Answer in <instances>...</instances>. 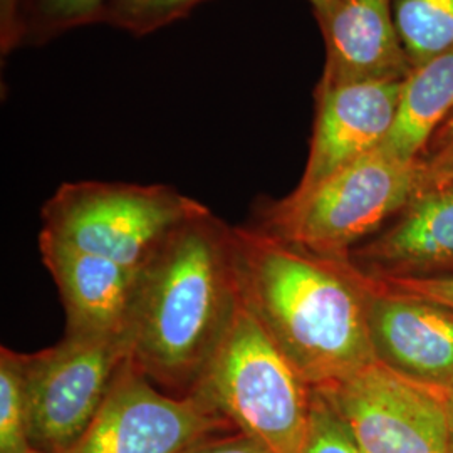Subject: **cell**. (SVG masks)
Here are the masks:
<instances>
[{
  "label": "cell",
  "instance_id": "obj_24",
  "mask_svg": "<svg viewBox=\"0 0 453 453\" xmlns=\"http://www.w3.org/2000/svg\"><path fill=\"white\" fill-rule=\"evenodd\" d=\"M308 2L314 11V17H316L319 27L329 20V17L333 16V12L338 5V0H308Z\"/></svg>",
  "mask_w": 453,
  "mask_h": 453
},
{
  "label": "cell",
  "instance_id": "obj_19",
  "mask_svg": "<svg viewBox=\"0 0 453 453\" xmlns=\"http://www.w3.org/2000/svg\"><path fill=\"white\" fill-rule=\"evenodd\" d=\"M304 453H365L336 408L314 388Z\"/></svg>",
  "mask_w": 453,
  "mask_h": 453
},
{
  "label": "cell",
  "instance_id": "obj_15",
  "mask_svg": "<svg viewBox=\"0 0 453 453\" xmlns=\"http://www.w3.org/2000/svg\"><path fill=\"white\" fill-rule=\"evenodd\" d=\"M393 11L411 69L453 50V0H395Z\"/></svg>",
  "mask_w": 453,
  "mask_h": 453
},
{
  "label": "cell",
  "instance_id": "obj_8",
  "mask_svg": "<svg viewBox=\"0 0 453 453\" xmlns=\"http://www.w3.org/2000/svg\"><path fill=\"white\" fill-rule=\"evenodd\" d=\"M232 432L198 393H163L128 357L96 418L65 453H187Z\"/></svg>",
  "mask_w": 453,
  "mask_h": 453
},
{
  "label": "cell",
  "instance_id": "obj_5",
  "mask_svg": "<svg viewBox=\"0 0 453 453\" xmlns=\"http://www.w3.org/2000/svg\"><path fill=\"white\" fill-rule=\"evenodd\" d=\"M203 211L166 185L76 181L46 202L41 234L142 271L177 226Z\"/></svg>",
  "mask_w": 453,
  "mask_h": 453
},
{
  "label": "cell",
  "instance_id": "obj_11",
  "mask_svg": "<svg viewBox=\"0 0 453 453\" xmlns=\"http://www.w3.org/2000/svg\"><path fill=\"white\" fill-rule=\"evenodd\" d=\"M42 262L52 275L73 334L125 333L140 271L39 235Z\"/></svg>",
  "mask_w": 453,
  "mask_h": 453
},
{
  "label": "cell",
  "instance_id": "obj_18",
  "mask_svg": "<svg viewBox=\"0 0 453 453\" xmlns=\"http://www.w3.org/2000/svg\"><path fill=\"white\" fill-rule=\"evenodd\" d=\"M207 0H110L103 20L134 35H145L187 16Z\"/></svg>",
  "mask_w": 453,
  "mask_h": 453
},
{
  "label": "cell",
  "instance_id": "obj_22",
  "mask_svg": "<svg viewBox=\"0 0 453 453\" xmlns=\"http://www.w3.org/2000/svg\"><path fill=\"white\" fill-rule=\"evenodd\" d=\"M187 453H273L259 441L247 437L241 432H232L226 435L211 438Z\"/></svg>",
  "mask_w": 453,
  "mask_h": 453
},
{
  "label": "cell",
  "instance_id": "obj_13",
  "mask_svg": "<svg viewBox=\"0 0 453 453\" xmlns=\"http://www.w3.org/2000/svg\"><path fill=\"white\" fill-rule=\"evenodd\" d=\"M380 274L428 275L453 271V187L421 188L402 219L361 252Z\"/></svg>",
  "mask_w": 453,
  "mask_h": 453
},
{
  "label": "cell",
  "instance_id": "obj_1",
  "mask_svg": "<svg viewBox=\"0 0 453 453\" xmlns=\"http://www.w3.org/2000/svg\"><path fill=\"white\" fill-rule=\"evenodd\" d=\"M243 304L311 388L374 363L366 282L346 257H323L262 226H234Z\"/></svg>",
  "mask_w": 453,
  "mask_h": 453
},
{
  "label": "cell",
  "instance_id": "obj_7",
  "mask_svg": "<svg viewBox=\"0 0 453 453\" xmlns=\"http://www.w3.org/2000/svg\"><path fill=\"white\" fill-rule=\"evenodd\" d=\"M314 389L336 408L365 453H450L453 403L445 387L376 359Z\"/></svg>",
  "mask_w": 453,
  "mask_h": 453
},
{
  "label": "cell",
  "instance_id": "obj_3",
  "mask_svg": "<svg viewBox=\"0 0 453 453\" xmlns=\"http://www.w3.org/2000/svg\"><path fill=\"white\" fill-rule=\"evenodd\" d=\"M192 393L269 452L304 453L312 388L243 301Z\"/></svg>",
  "mask_w": 453,
  "mask_h": 453
},
{
  "label": "cell",
  "instance_id": "obj_10",
  "mask_svg": "<svg viewBox=\"0 0 453 453\" xmlns=\"http://www.w3.org/2000/svg\"><path fill=\"white\" fill-rule=\"evenodd\" d=\"M372 348L396 372L438 387L453 381V311L389 291L365 274Z\"/></svg>",
  "mask_w": 453,
  "mask_h": 453
},
{
  "label": "cell",
  "instance_id": "obj_25",
  "mask_svg": "<svg viewBox=\"0 0 453 453\" xmlns=\"http://www.w3.org/2000/svg\"><path fill=\"white\" fill-rule=\"evenodd\" d=\"M450 138H453V113L449 116V119L440 127V130L435 133L430 148H435V146L441 145L445 142H449Z\"/></svg>",
  "mask_w": 453,
  "mask_h": 453
},
{
  "label": "cell",
  "instance_id": "obj_21",
  "mask_svg": "<svg viewBox=\"0 0 453 453\" xmlns=\"http://www.w3.org/2000/svg\"><path fill=\"white\" fill-rule=\"evenodd\" d=\"M434 187H453V138L432 148L428 158L423 157L421 188Z\"/></svg>",
  "mask_w": 453,
  "mask_h": 453
},
{
  "label": "cell",
  "instance_id": "obj_23",
  "mask_svg": "<svg viewBox=\"0 0 453 453\" xmlns=\"http://www.w3.org/2000/svg\"><path fill=\"white\" fill-rule=\"evenodd\" d=\"M22 0H0L2 50L9 54L19 44V16Z\"/></svg>",
  "mask_w": 453,
  "mask_h": 453
},
{
  "label": "cell",
  "instance_id": "obj_12",
  "mask_svg": "<svg viewBox=\"0 0 453 453\" xmlns=\"http://www.w3.org/2000/svg\"><path fill=\"white\" fill-rule=\"evenodd\" d=\"M395 0H338L321 26L326 63L319 86L403 81L411 71L395 24Z\"/></svg>",
  "mask_w": 453,
  "mask_h": 453
},
{
  "label": "cell",
  "instance_id": "obj_17",
  "mask_svg": "<svg viewBox=\"0 0 453 453\" xmlns=\"http://www.w3.org/2000/svg\"><path fill=\"white\" fill-rule=\"evenodd\" d=\"M110 0H22L19 44L101 22Z\"/></svg>",
  "mask_w": 453,
  "mask_h": 453
},
{
  "label": "cell",
  "instance_id": "obj_9",
  "mask_svg": "<svg viewBox=\"0 0 453 453\" xmlns=\"http://www.w3.org/2000/svg\"><path fill=\"white\" fill-rule=\"evenodd\" d=\"M400 86L402 81L316 86L308 163L292 196L308 194L385 143L395 121Z\"/></svg>",
  "mask_w": 453,
  "mask_h": 453
},
{
  "label": "cell",
  "instance_id": "obj_16",
  "mask_svg": "<svg viewBox=\"0 0 453 453\" xmlns=\"http://www.w3.org/2000/svg\"><path fill=\"white\" fill-rule=\"evenodd\" d=\"M0 453H37L29 437L24 355L0 349Z\"/></svg>",
  "mask_w": 453,
  "mask_h": 453
},
{
  "label": "cell",
  "instance_id": "obj_4",
  "mask_svg": "<svg viewBox=\"0 0 453 453\" xmlns=\"http://www.w3.org/2000/svg\"><path fill=\"white\" fill-rule=\"evenodd\" d=\"M421 181L423 158L403 162L380 146L308 194L274 203L260 226L306 252L341 259L349 245L403 211Z\"/></svg>",
  "mask_w": 453,
  "mask_h": 453
},
{
  "label": "cell",
  "instance_id": "obj_26",
  "mask_svg": "<svg viewBox=\"0 0 453 453\" xmlns=\"http://www.w3.org/2000/svg\"><path fill=\"white\" fill-rule=\"evenodd\" d=\"M447 391H449V395H450V400H452L453 403V381L450 383V385H449V387H447Z\"/></svg>",
  "mask_w": 453,
  "mask_h": 453
},
{
  "label": "cell",
  "instance_id": "obj_6",
  "mask_svg": "<svg viewBox=\"0 0 453 453\" xmlns=\"http://www.w3.org/2000/svg\"><path fill=\"white\" fill-rule=\"evenodd\" d=\"M128 357L127 333H65L56 346L24 355L34 450H71L96 418Z\"/></svg>",
  "mask_w": 453,
  "mask_h": 453
},
{
  "label": "cell",
  "instance_id": "obj_27",
  "mask_svg": "<svg viewBox=\"0 0 453 453\" xmlns=\"http://www.w3.org/2000/svg\"><path fill=\"white\" fill-rule=\"evenodd\" d=\"M450 453H453V430H452V443H450Z\"/></svg>",
  "mask_w": 453,
  "mask_h": 453
},
{
  "label": "cell",
  "instance_id": "obj_20",
  "mask_svg": "<svg viewBox=\"0 0 453 453\" xmlns=\"http://www.w3.org/2000/svg\"><path fill=\"white\" fill-rule=\"evenodd\" d=\"M372 279L389 291L453 311V275L378 274Z\"/></svg>",
  "mask_w": 453,
  "mask_h": 453
},
{
  "label": "cell",
  "instance_id": "obj_2",
  "mask_svg": "<svg viewBox=\"0 0 453 453\" xmlns=\"http://www.w3.org/2000/svg\"><path fill=\"white\" fill-rule=\"evenodd\" d=\"M241 301L234 226L207 209L140 271L125 331L133 365L158 388L192 393Z\"/></svg>",
  "mask_w": 453,
  "mask_h": 453
},
{
  "label": "cell",
  "instance_id": "obj_14",
  "mask_svg": "<svg viewBox=\"0 0 453 453\" xmlns=\"http://www.w3.org/2000/svg\"><path fill=\"white\" fill-rule=\"evenodd\" d=\"M453 113V50L413 67L402 81L393 127L381 148L417 162Z\"/></svg>",
  "mask_w": 453,
  "mask_h": 453
}]
</instances>
